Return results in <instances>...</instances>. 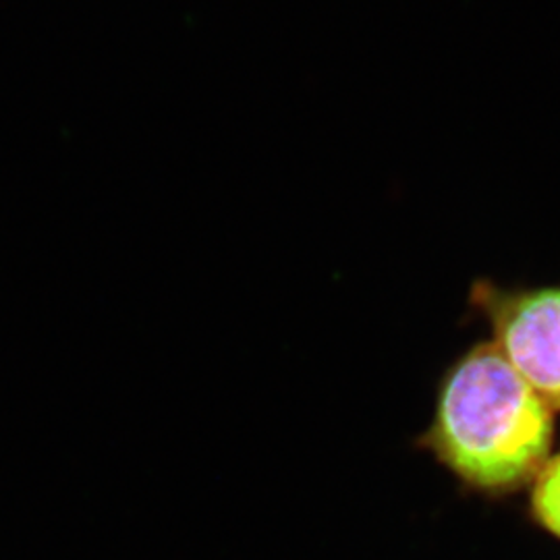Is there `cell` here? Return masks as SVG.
I'll list each match as a JSON object with an SVG mask.
<instances>
[{
	"mask_svg": "<svg viewBox=\"0 0 560 560\" xmlns=\"http://www.w3.org/2000/svg\"><path fill=\"white\" fill-rule=\"evenodd\" d=\"M550 409L499 347L483 345L444 384L432 446L471 486L509 490L546 465Z\"/></svg>",
	"mask_w": 560,
	"mask_h": 560,
	"instance_id": "6da1fadb",
	"label": "cell"
},
{
	"mask_svg": "<svg viewBox=\"0 0 560 560\" xmlns=\"http://www.w3.org/2000/svg\"><path fill=\"white\" fill-rule=\"evenodd\" d=\"M499 349L550 407H560V289L497 301Z\"/></svg>",
	"mask_w": 560,
	"mask_h": 560,
	"instance_id": "7a4b0ae2",
	"label": "cell"
},
{
	"mask_svg": "<svg viewBox=\"0 0 560 560\" xmlns=\"http://www.w3.org/2000/svg\"><path fill=\"white\" fill-rule=\"evenodd\" d=\"M534 515L560 538V455L540 469L534 486Z\"/></svg>",
	"mask_w": 560,
	"mask_h": 560,
	"instance_id": "3957f363",
	"label": "cell"
}]
</instances>
